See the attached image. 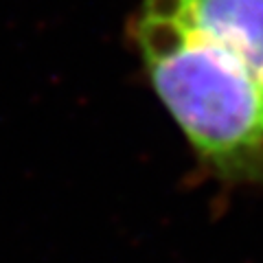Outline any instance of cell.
I'll return each instance as SVG.
<instances>
[{"label": "cell", "mask_w": 263, "mask_h": 263, "mask_svg": "<svg viewBox=\"0 0 263 263\" xmlns=\"http://www.w3.org/2000/svg\"><path fill=\"white\" fill-rule=\"evenodd\" d=\"M132 37L197 158L228 182L263 186V77L235 51L143 7Z\"/></svg>", "instance_id": "6da1fadb"}, {"label": "cell", "mask_w": 263, "mask_h": 263, "mask_svg": "<svg viewBox=\"0 0 263 263\" xmlns=\"http://www.w3.org/2000/svg\"><path fill=\"white\" fill-rule=\"evenodd\" d=\"M141 7L235 51L263 77V0H141Z\"/></svg>", "instance_id": "7a4b0ae2"}]
</instances>
